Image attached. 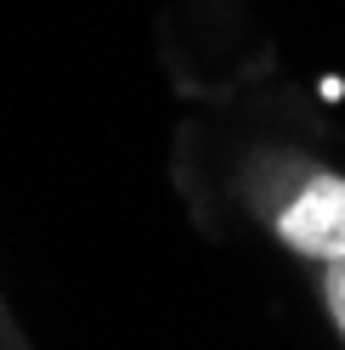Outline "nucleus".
<instances>
[{
    "instance_id": "7ed1b4c3",
    "label": "nucleus",
    "mask_w": 345,
    "mask_h": 350,
    "mask_svg": "<svg viewBox=\"0 0 345 350\" xmlns=\"http://www.w3.org/2000/svg\"><path fill=\"white\" fill-rule=\"evenodd\" d=\"M0 350H34V339L23 334V322L6 311V299H0Z\"/></svg>"
},
{
    "instance_id": "f03ea898",
    "label": "nucleus",
    "mask_w": 345,
    "mask_h": 350,
    "mask_svg": "<svg viewBox=\"0 0 345 350\" xmlns=\"http://www.w3.org/2000/svg\"><path fill=\"white\" fill-rule=\"evenodd\" d=\"M311 271V299H317V311L322 322L334 327V339L345 350V254L340 260H322V266H306Z\"/></svg>"
},
{
    "instance_id": "f257e3e1",
    "label": "nucleus",
    "mask_w": 345,
    "mask_h": 350,
    "mask_svg": "<svg viewBox=\"0 0 345 350\" xmlns=\"http://www.w3.org/2000/svg\"><path fill=\"white\" fill-rule=\"evenodd\" d=\"M221 198L300 266L345 254V170L289 136H238L221 159Z\"/></svg>"
}]
</instances>
